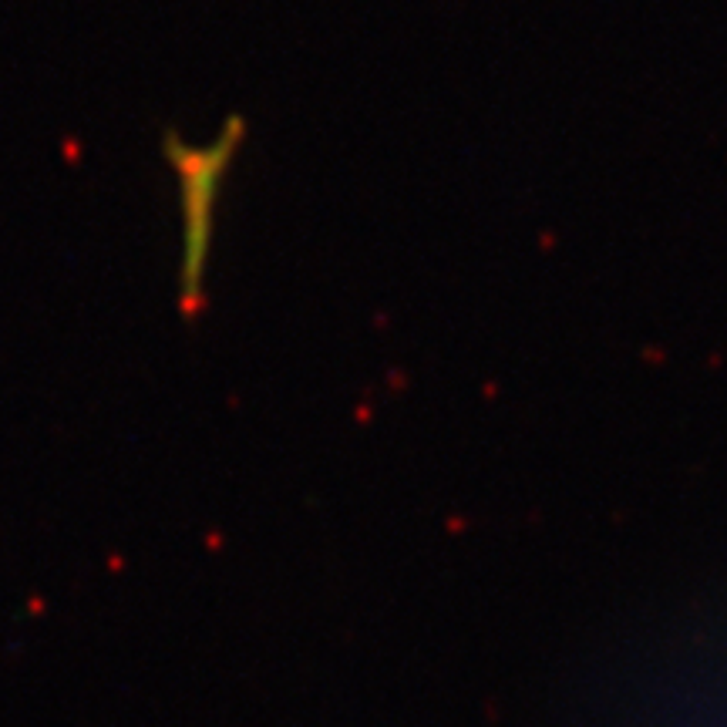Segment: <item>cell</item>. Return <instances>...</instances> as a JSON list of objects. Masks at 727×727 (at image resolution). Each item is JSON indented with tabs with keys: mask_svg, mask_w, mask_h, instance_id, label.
<instances>
[{
	"mask_svg": "<svg viewBox=\"0 0 727 727\" xmlns=\"http://www.w3.org/2000/svg\"><path fill=\"white\" fill-rule=\"evenodd\" d=\"M243 118H226L223 132L209 145H189L176 132L165 135V159L172 162L179 179L182 202V263H179V300L182 314H196L202 303V280H206L209 243L216 229V202L223 192L229 162L243 142Z\"/></svg>",
	"mask_w": 727,
	"mask_h": 727,
	"instance_id": "obj_1",
	"label": "cell"
}]
</instances>
